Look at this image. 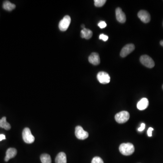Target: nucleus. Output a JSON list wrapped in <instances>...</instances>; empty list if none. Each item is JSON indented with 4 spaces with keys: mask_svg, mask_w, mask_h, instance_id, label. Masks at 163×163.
<instances>
[{
    "mask_svg": "<svg viewBox=\"0 0 163 163\" xmlns=\"http://www.w3.org/2000/svg\"><path fill=\"white\" fill-rule=\"evenodd\" d=\"M88 61L89 63L94 65H99L100 63V59L98 54L95 52L91 54L88 58Z\"/></svg>",
    "mask_w": 163,
    "mask_h": 163,
    "instance_id": "obj_11",
    "label": "nucleus"
},
{
    "mask_svg": "<svg viewBox=\"0 0 163 163\" xmlns=\"http://www.w3.org/2000/svg\"><path fill=\"white\" fill-rule=\"evenodd\" d=\"M3 9L6 11L11 12L15 8V5L13 3H11L10 1H6L3 3Z\"/></svg>",
    "mask_w": 163,
    "mask_h": 163,
    "instance_id": "obj_16",
    "label": "nucleus"
},
{
    "mask_svg": "<svg viewBox=\"0 0 163 163\" xmlns=\"http://www.w3.org/2000/svg\"><path fill=\"white\" fill-rule=\"evenodd\" d=\"M140 62L142 65L148 68H152L155 66V62L148 55L141 56L140 58Z\"/></svg>",
    "mask_w": 163,
    "mask_h": 163,
    "instance_id": "obj_4",
    "label": "nucleus"
},
{
    "mask_svg": "<svg viewBox=\"0 0 163 163\" xmlns=\"http://www.w3.org/2000/svg\"><path fill=\"white\" fill-rule=\"evenodd\" d=\"M17 154V150L15 148H9L6 152V156L5 158V160L7 162L9 159L13 158Z\"/></svg>",
    "mask_w": 163,
    "mask_h": 163,
    "instance_id": "obj_13",
    "label": "nucleus"
},
{
    "mask_svg": "<svg viewBox=\"0 0 163 163\" xmlns=\"http://www.w3.org/2000/svg\"><path fill=\"white\" fill-rule=\"evenodd\" d=\"M71 23V18L69 15H66L59 23V29L61 31L65 32L68 29Z\"/></svg>",
    "mask_w": 163,
    "mask_h": 163,
    "instance_id": "obj_6",
    "label": "nucleus"
},
{
    "mask_svg": "<svg viewBox=\"0 0 163 163\" xmlns=\"http://www.w3.org/2000/svg\"><path fill=\"white\" fill-rule=\"evenodd\" d=\"M0 127L4 128L6 130H9L10 129H11V125L7 122L6 117H3L0 120Z\"/></svg>",
    "mask_w": 163,
    "mask_h": 163,
    "instance_id": "obj_17",
    "label": "nucleus"
},
{
    "mask_svg": "<svg viewBox=\"0 0 163 163\" xmlns=\"http://www.w3.org/2000/svg\"><path fill=\"white\" fill-rule=\"evenodd\" d=\"M6 139V137L5 135L3 134H1L0 135V141Z\"/></svg>",
    "mask_w": 163,
    "mask_h": 163,
    "instance_id": "obj_25",
    "label": "nucleus"
},
{
    "mask_svg": "<svg viewBox=\"0 0 163 163\" xmlns=\"http://www.w3.org/2000/svg\"><path fill=\"white\" fill-rule=\"evenodd\" d=\"M81 27L82 28H83V29H84L85 28V26L84 25H82Z\"/></svg>",
    "mask_w": 163,
    "mask_h": 163,
    "instance_id": "obj_27",
    "label": "nucleus"
},
{
    "mask_svg": "<svg viewBox=\"0 0 163 163\" xmlns=\"http://www.w3.org/2000/svg\"><path fill=\"white\" fill-rule=\"evenodd\" d=\"M153 130H154V129L152 128V127H150V128L148 129V131H147V134H148V136H149V137H152V131H153Z\"/></svg>",
    "mask_w": 163,
    "mask_h": 163,
    "instance_id": "obj_23",
    "label": "nucleus"
},
{
    "mask_svg": "<svg viewBox=\"0 0 163 163\" xmlns=\"http://www.w3.org/2000/svg\"><path fill=\"white\" fill-rule=\"evenodd\" d=\"M97 79L101 84H106L110 83V77L107 73L100 72L97 74Z\"/></svg>",
    "mask_w": 163,
    "mask_h": 163,
    "instance_id": "obj_7",
    "label": "nucleus"
},
{
    "mask_svg": "<svg viewBox=\"0 0 163 163\" xmlns=\"http://www.w3.org/2000/svg\"><path fill=\"white\" fill-rule=\"evenodd\" d=\"M93 34V32L88 29H84L81 32V37L82 38H85L87 40H89L92 38Z\"/></svg>",
    "mask_w": 163,
    "mask_h": 163,
    "instance_id": "obj_14",
    "label": "nucleus"
},
{
    "mask_svg": "<svg viewBox=\"0 0 163 163\" xmlns=\"http://www.w3.org/2000/svg\"></svg>",
    "mask_w": 163,
    "mask_h": 163,
    "instance_id": "obj_29",
    "label": "nucleus"
},
{
    "mask_svg": "<svg viewBox=\"0 0 163 163\" xmlns=\"http://www.w3.org/2000/svg\"><path fill=\"white\" fill-rule=\"evenodd\" d=\"M160 44L161 46L163 47V40L160 41Z\"/></svg>",
    "mask_w": 163,
    "mask_h": 163,
    "instance_id": "obj_26",
    "label": "nucleus"
},
{
    "mask_svg": "<svg viewBox=\"0 0 163 163\" xmlns=\"http://www.w3.org/2000/svg\"><path fill=\"white\" fill-rule=\"evenodd\" d=\"M149 101L146 98L141 99L137 104V107L140 111L145 110L149 106Z\"/></svg>",
    "mask_w": 163,
    "mask_h": 163,
    "instance_id": "obj_12",
    "label": "nucleus"
},
{
    "mask_svg": "<svg viewBox=\"0 0 163 163\" xmlns=\"http://www.w3.org/2000/svg\"><path fill=\"white\" fill-rule=\"evenodd\" d=\"M106 1V0H95L94 1V5L96 7H100L104 6Z\"/></svg>",
    "mask_w": 163,
    "mask_h": 163,
    "instance_id": "obj_19",
    "label": "nucleus"
},
{
    "mask_svg": "<svg viewBox=\"0 0 163 163\" xmlns=\"http://www.w3.org/2000/svg\"><path fill=\"white\" fill-rule=\"evenodd\" d=\"M75 134L77 138L82 140L87 138L89 136L88 132L85 131L83 127L80 126H76L75 128Z\"/></svg>",
    "mask_w": 163,
    "mask_h": 163,
    "instance_id": "obj_5",
    "label": "nucleus"
},
{
    "mask_svg": "<svg viewBox=\"0 0 163 163\" xmlns=\"http://www.w3.org/2000/svg\"><path fill=\"white\" fill-rule=\"evenodd\" d=\"M162 88H163V86H162Z\"/></svg>",
    "mask_w": 163,
    "mask_h": 163,
    "instance_id": "obj_28",
    "label": "nucleus"
},
{
    "mask_svg": "<svg viewBox=\"0 0 163 163\" xmlns=\"http://www.w3.org/2000/svg\"><path fill=\"white\" fill-rule=\"evenodd\" d=\"M91 163H104L103 159L99 157H95L93 159Z\"/></svg>",
    "mask_w": 163,
    "mask_h": 163,
    "instance_id": "obj_20",
    "label": "nucleus"
},
{
    "mask_svg": "<svg viewBox=\"0 0 163 163\" xmlns=\"http://www.w3.org/2000/svg\"><path fill=\"white\" fill-rule=\"evenodd\" d=\"M99 39L100 40H103L104 41H106L108 40V37L107 35L104 34H101L99 36Z\"/></svg>",
    "mask_w": 163,
    "mask_h": 163,
    "instance_id": "obj_22",
    "label": "nucleus"
},
{
    "mask_svg": "<svg viewBox=\"0 0 163 163\" xmlns=\"http://www.w3.org/2000/svg\"><path fill=\"white\" fill-rule=\"evenodd\" d=\"M119 151L124 156H131L135 151V147L132 144L130 143H122L120 145Z\"/></svg>",
    "mask_w": 163,
    "mask_h": 163,
    "instance_id": "obj_1",
    "label": "nucleus"
},
{
    "mask_svg": "<svg viewBox=\"0 0 163 163\" xmlns=\"http://www.w3.org/2000/svg\"><path fill=\"white\" fill-rule=\"evenodd\" d=\"M116 18L120 23H124L126 21V16L124 13L122 12L120 8H117L116 10Z\"/></svg>",
    "mask_w": 163,
    "mask_h": 163,
    "instance_id": "obj_10",
    "label": "nucleus"
},
{
    "mask_svg": "<svg viewBox=\"0 0 163 163\" xmlns=\"http://www.w3.org/2000/svg\"><path fill=\"white\" fill-rule=\"evenodd\" d=\"M40 160L42 163H51V158L48 154H42L40 156Z\"/></svg>",
    "mask_w": 163,
    "mask_h": 163,
    "instance_id": "obj_18",
    "label": "nucleus"
},
{
    "mask_svg": "<svg viewBox=\"0 0 163 163\" xmlns=\"http://www.w3.org/2000/svg\"><path fill=\"white\" fill-rule=\"evenodd\" d=\"M130 118V114L127 111H121L115 115V119L117 123H124L127 122Z\"/></svg>",
    "mask_w": 163,
    "mask_h": 163,
    "instance_id": "obj_2",
    "label": "nucleus"
},
{
    "mask_svg": "<svg viewBox=\"0 0 163 163\" xmlns=\"http://www.w3.org/2000/svg\"><path fill=\"white\" fill-rule=\"evenodd\" d=\"M138 16L142 22L148 23L151 21V15L150 14L145 10H141L138 13Z\"/></svg>",
    "mask_w": 163,
    "mask_h": 163,
    "instance_id": "obj_9",
    "label": "nucleus"
},
{
    "mask_svg": "<svg viewBox=\"0 0 163 163\" xmlns=\"http://www.w3.org/2000/svg\"><path fill=\"white\" fill-rule=\"evenodd\" d=\"M22 138L23 140L27 144H32L35 141V137L32 134L30 129L25 128L22 132Z\"/></svg>",
    "mask_w": 163,
    "mask_h": 163,
    "instance_id": "obj_3",
    "label": "nucleus"
},
{
    "mask_svg": "<svg viewBox=\"0 0 163 163\" xmlns=\"http://www.w3.org/2000/svg\"><path fill=\"white\" fill-rule=\"evenodd\" d=\"M135 47L133 44H130L126 45L121 49L120 55L122 57H126L132 52L134 51Z\"/></svg>",
    "mask_w": 163,
    "mask_h": 163,
    "instance_id": "obj_8",
    "label": "nucleus"
},
{
    "mask_svg": "<svg viewBox=\"0 0 163 163\" xmlns=\"http://www.w3.org/2000/svg\"><path fill=\"white\" fill-rule=\"evenodd\" d=\"M145 124L143 123L141 124V125H140V127L138 128V130L139 131H144L145 128Z\"/></svg>",
    "mask_w": 163,
    "mask_h": 163,
    "instance_id": "obj_24",
    "label": "nucleus"
},
{
    "mask_svg": "<svg viewBox=\"0 0 163 163\" xmlns=\"http://www.w3.org/2000/svg\"><path fill=\"white\" fill-rule=\"evenodd\" d=\"M98 26L100 28H104L106 26V24L105 21H101L100 22H99Z\"/></svg>",
    "mask_w": 163,
    "mask_h": 163,
    "instance_id": "obj_21",
    "label": "nucleus"
},
{
    "mask_svg": "<svg viewBox=\"0 0 163 163\" xmlns=\"http://www.w3.org/2000/svg\"><path fill=\"white\" fill-rule=\"evenodd\" d=\"M56 163H67L66 155L64 152H60L57 155L55 159Z\"/></svg>",
    "mask_w": 163,
    "mask_h": 163,
    "instance_id": "obj_15",
    "label": "nucleus"
}]
</instances>
